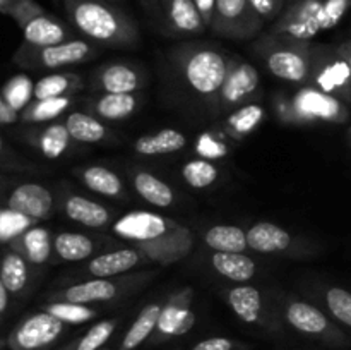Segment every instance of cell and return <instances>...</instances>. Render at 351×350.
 Returning <instances> with one entry per match:
<instances>
[{"instance_id":"cell-42","label":"cell","mask_w":351,"mask_h":350,"mask_svg":"<svg viewBox=\"0 0 351 350\" xmlns=\"http://www.w3.org/2000/svg\"><path fill=\"white\" fill-rule=\"evenodd\" d=\"M33 225H36V222L27 216L9 208H0V244L9 246L14 239H17L21 233H24Z\"/></svg>"},{"instance_id":"cell-46","label":"cell","mask_w":351,"mask_h":350,"mask_svg":"<svg viewBox=\"0 0 351 350\" xmlns=\"http://www.w3.org/2000/svg\"><path fill=\"white\" fill-rule=\"evenodd\" d=\"M351 7V0H328L324 7V21H322V31L335 27L339 21L345 17Z\"/></svg>"},{"instance_id":"cell-4","label":"cell","mask_w":351,"mask_h":350,"mask_svg":"<svg viewBox=\"0 0 351 350\" xmlns=\"http://www.w3.org/2000/svg\"><path fill=\"white\" fill-rule=\"evenodd\" d=\"M276 112L283 122L295 126L345 124L350 117L345 102L311 84L298 89L291 98L278 96Z\"/></svg>"},{"instance_id":"cell-21","label":"cell","mask_w":351,"mask_h":350,"mask_svg":"<svg viewBox=\"0 0 351 350\" xmlns=\"http://www.w3.org/2000/svg\"><path fill=\"white\" fill-rule=\"evenodd\" d=\"M62 209L69 220L89 229H103L112 222V213L99 202L79 194H67L62 199Z\"/></svg>"},{"instance_id":"cell-23","label":"cell","mask_w":351,"mask_h":350,"mask_svg":"<svg viewBox=\"0 0 351 350\" xmlns=\"http://www.w3.org/2000/svg\"><path fill=\"white\" fill-rule=\"evenodd\" d=\"M26 141L48 160H57L64 156L74 143L65 124L60 122L31 130L26 134Z\"/></svg>"},{"instance_id":"cell-15","label":"cell","mask_w":351,"mask_h":350,"mask_svg":"<svg viewBox=\"0 0 351 350\" xmlns=\"http://www.w3.org/2000/svg\"><path fill=\"white\" fill-rule=\"evenodd\" d=\"M259 82V71L250 62L242 60L239 57H232L228 62L225 82H223L218 96L219 106L226 110L245 105L247 100L256 95Z\"/></svg>"},{"instance_id":"cell-32","label":"cell","mask_w":351,"mask_h":350,"mask_svg":"<svg viewBox=\"0 0 351 350\" xmlns=\"http://www.w3.org/2000/svg\"><path fill=\"white\" fill-rule=\"evenodd\" d=\"M82 88V78L74 72H55L34 82V100L72 96Z\"/></svg>"},{"instance_id":"cell-48","label":"cell","mask_w":351,"mask_h":350,"mask_svg":"<svg viewBox=\"0 0 351 350\" xmlns=\"http://www.w3.org/2000/svg\"><path fill=\"white\" fill-rule=\"evenodd\" d=\"M263 21H276L285 9V0H250Z\"/></svg>"},{"instance_id":"cell-26","label":"cell","mask_w":351,"mask_h":350,"mask_svg":"<svg viewBox=\"0 0 351 350\" xmlns=\"http://www.w3.org/2000/svg\"><path fill=\"white\" fill-rule=\"evenodd\" d=\"M161 307H163L161 302H151V304L144 305L139 314H137V318L134 319L132 325H130V328L125 331L117 350H137L143 343L149 342L154 329H156Z\"/></svg>"},{"instance_id":"cell-31","label":"cell","mask_w":351,"mask_h":350,"mask_svg":"<svg viewBox=\"0 0 351 350\" xmlns=\"http://www.w3.org/2000/svg\"><path fill=\"white\" fill-rule=\"evenodd\" d=\"M264 120V108L257 103H245L233 110L225 120V132L235 141L245 139Z\"/></svg>"},{"instance_id":"cell-22","label":"cell","mask_w":351,"mask_h":350,"mask_svg":"<svg viewBox=\"0 0 351 350\" xmlns=\"http://www.w3.org/2000/svg\"><path fill=\"white\" fill-rule=\"evenodd\" d=\"M168 27L177 34H197L206 24L194 0H160Z\"/></svg>"},{"instance_id":"cell-41","label":"cell","mask_w":351,"mask_h":350,"mask_svg":"<svg viewBox=\"0 0 351 350\" xmlns=\"http://www.w3.org/2000/svg\"><path fill=\"white\" fill-rule=\"evenodd\" d=\"M119 326V319H103L95 323L81 338L75 340L74 350H101Z\"/></svg>"},{"instance_id":"cell-38","label":"cell","mask_w":351,"mask_h":350,"mask_svg":"<svg viewBox=\"0 0 351 350\" xmlns=\"http://www.w3.org/2000/svg\"><path fill=\"white\" fill-rule=\"evenodd\" d=\"M43 311L50 312L57 319H60L65 325H82L99 314L96 307L91 304H77V302H65V301H48L43 305Z\"/></svg>"},{"instance_id":"cell-14","label":"cell","mask_w":351,"mask_h":350,"mask_svg":"<svg viewBox=\"0 0 351 350\" xmlns=\"http://www.w3.org/2000/svg\"><path fill=\"white\" fill-rule=\"evenodd\" d=\"M192 297H194V290L191 287H184L180 290H175L163 302L156 329L149 338V345L156 347L167 343L178 336H184L194 328L195 312L192 309Z\"/></svg>"},{"instance_id":"cell-40","label":"cell","mask_w":351,"mask_h":350,"mask_svg":"<svg viewBox=\"0 0 351 350\" xmlns=\"http://www.w3.org/2000/svg\"><path fill=\"white\" fill-rule=\"evenodd\" d=\"M2 96L14 110L21 113L34 100L33 81L24 74L14 75L2 88Z\"/></svg>"},{"instance_id":"cell-17","label":"cell","mask_w":351,"mask_h":350,"mask_svg":"<svg viewBox=\"0 0 351 350\" xmlns=\"http://www.w3.org/2000/svg\"><path fill=\"white\" fill-rule=\"evenodd\" d=\"M123 294V281L115 278H91L69 287L55 290L48 295L50 301L77 302V304H98L117 301Z\"/></svg>"},{"instance_id":"cell-24","label":"cell","mask_w":351,"mask_h":350,"mask_svg":"<svg viewBox=\"0 0 351 350\" xmlns=\"http://www.w3.org/2000/svg\"><path fill=\"white\" fill-rule=\"evenodd\" d=\"M249 249L263 254H276L290 249L291 235L276 223L259 222L247 230Z\"/></svg>"},{"instance_id":"cell-57","label":"cell","mask_w":351,"mask_h":350,"mask_svg":"<svg viewBox=\"0 0 351 350\" xmlns=\"http://www.w3.org/2000/svg\"><path fill=\"white\" fill-rule=\"evenodd\" d=\"M101 350H112V349H110V347H103Z\"/></svg>"},{"instance_id":"cell-1","label":"cell","mask_w":351,"mask_h":350,"mask_svg":"<svg viewBox=\"0 0 351 350\" xmlns=\"http://www.w3.org/2000/svg\"><path fill=\"white\" fill-rule=\"evenodd\" d=\"M112 232L130 242L147 261L170 266L178 263L194 249L191 229L158 213L136 209L120 216L112 225Z\"/></svg>"},{"instance_id":"cell-56","label":"cell","mask_w":351,"mask_h":350,"mask_svg":"<svg viewBox=\"0 0 351 350\" xmlns=\"http://www.w3.org/2000/svg\"><path fill=\"white\" fill-rule=\"evenodd\" d=\"M108 2H112V3H117V2H120V0H108Z\"/></svg>"},{"instance_id":"cell-58","label":"cell","mask_w":351,"mask_h":350,"mask_svg":"<svg viewBox=\"0 0 351 350\" xmlns=\"http://www.w3.org/2000/svg\"><path fill=\"white\" fill-rule=\"evenodd\" d=\"M53 2H55V3H62V0H53Z\"/></svg>"},{"instance_id":"cell-35","label":"cell","mask_w":351,"mask_h":350,"mask_svg":"<svg viewBox=\"0 0 351 350\" xmlns=\"http://www.w3.org/2000/svg\"><path fill=\"white\" fill-rule=\"evenodd\" d=\"M79 177H81L82 184L96 194L106 196V198H119L123 192V184L119 175L106 167L91 165V167L82 168L79 172Z\"/></svg>"},{"instance_id":"cell-10","label":"cell","mask_w":351,"mask_h":350,"mask_svg":"<svg viewBox=\"0 0 351 350\" xmlns=\"http://www.w3.org/2000/svg\"><path fill=\"white\" fill-rule=\"evenodd\" d=\"M67 325L47 311L21 319L7 336L9 350H50L64 336Z\"/></svg>"},{"instance_id":"cell-7","label":"cell","mask_w":351,"mask_h":350,"mask_svg":"<svg viewBox=\"0 0 351 350\" xmlns=\"http://www.w3.org/2000/svg\"><path fill=\"white\" fill-rule=\"evenodd\" d=\"M98 55V47L89 40L72 38L64 43L50 47H31L23 43L14 54V64L33 71H55V69L71 67L82 64Z\"/></svg>"},{"instance_id":"cell-28","label":"cell","mask_w":351,"mask_h":350,"mask_svg":"<svg viewBox=\"0 0 351 350\" xmlns=\"http://www.w3.org/2000/svg\"><path fill=\"white\" fill-rule=\"evenodd\" d=\"M211 266L226 280L247 283L256 275V263L245 253H215L211 254Z\"/></svg>"},{"instance_id":"cell-29","label":"cell","mask_w":351,"mask_h":350,"mask_svg":"<svg viewBox=\"0 0 351 350\" xmlns=\"http://www.w3.org/2000/svg\"><path fill=\"white\" fill-rule=\"evenodd\" d=\"M139 106V100L134 93H103L89 108L105 120H125Z\"/></svg>"},{"instance_id":"cell-34","label":"cell","mask_w":351,"mask_h":350,"mask_svg":"<svg viewBox=\"0 0 351 350\" xmlns=\"http://www.w3.org/2000/svg\"><path fill=\"white\" fill-rule=\"evenodd\" d=\"M204 242L215 253H245L247 232L237 225H215L204 233Z\"/></svg>"},{"instance_id":"cell-55","label":"cell","mask_w":351,"mask_h":350,"mask_svg":"<svg viewBox=\"0 0 351 350\" xmlns=\"http://www.w3.org/2000/svg\"><path fill=\"white\" fill-rule=\"evenodd\" d=\"M3 349H7V338H2V336H0V350Z\"/></svg>"},{"instance_id":"cell-43","label":"cell","mask_w":351,"mask_h":350,"mask_svg":"<svg viewBox=\"0 0 351 350\" xmlns=\"http://www.w3.org/2000/svg\"><path fill=\"white\" fill-rule=\"evenodd\" d=\"M324 299L332 318L351 329V292L341 287H331L326 290Z\"/></svg>"},{"instance_id":"cell-19","label":"cell","mask_w":351,"mask_h":350,"mask_svg":"<svg viewBox=\"0 0 351 350\" xmlns=\"http://www.w3.org/2000/svg\"><path fill=\"white\" fill-rule=\"evenodd\" d=\"M96 88L103 93H136L144 88L146 78L134 65L113 62L96 72Z\"/></svg>"},{"instance_id":"cell-18","label":"cell","mask_w":351,"mask_h":350,"mask_svg":"<svg viewBox=\"0 0 351 350\" xmlns=\"http://www.w3.org/2000/svg\"><path fill=\"white\" fill-rule=\"evenodd\" d=\"M144 261H147V257L136 247H123V249L110 250V253L93 257L86 266L84 273L91 278H113L134 270Z\"/></svg>"},{"instance_id":"cell-47","label":"cell","mask_w":351,"mask_h":350,"mask_svg":"<svg viewBox=\"0 0 351 350\" xmlns=\"http://www.w3.org/2000/svg\"><path fill=\"white\" fill-rule=\"evenodd\" d=\"M243 345L228 336H209L195 343L191 350H242Z\"/></svg>"},{"instance_id":"cell-53","label":"cell","mask_w":351,"mask_h":350,"mask_svg":"<svg viewBox=\"0 0 351 350\" xmlns=\"http://www.w3.org/2000/svg\"><path fill=\"white\" fill-rule=\"evenodd\" d=\"M14 0H0V14H5V16H9V10L10 7H12Z\"/></svg>"},{"instance_id":"cell-33","label":"cell","mask_w":351,"mask_h":350,"mask_svg":"<svg viewBox=\"0 0 351 350\" xmlns=\"http://www.w3.org/2000/svg\"><path fill=\"white\" fill-rule=\"evenodd\" d=\"M134 189L137 194L149 205L158 208H168L173 205L175 192L170 185L151 172H136L134 175Z\"/></svg>"},{"instance_id":"cell-3","label":"cell","mask_w":351,"mask_h":350,"mask_svg":"<svg viewBox=\"0 0 351 350\" xmlns=\"http://www.w3.org/2000/svg\"><path fill=\"white\" fill-rule=\"evenodd\" d=\"M264 60L267 71L278 79L295 84H307L311 81L314 45L311 41L266 34L254 47Z\"/></svg>"},{"instance_id":"cell-12","label":"cell","mask_w":351,"mask_h":350,"mask_svg":"<svg viewBox=\"0 0 351 350\" xmlns=\"http://www.w3.org/2000/svg\"><path fill=\"white\" fill-rule=\"evenodd\" d=\"M264 21L254 10L250 0H216L211 30L230 40L256 38L263 30Z\"/></svg>"},{"instance_id":"cell-36","label":"cell","mask_w":351,"mask_h":350,"mask_svg":"<svg viewBox=\"0 0 351 350\" xmlns=\"http://www.w3.org/2000/svg\"><path fill=\"white\" fill-rule=\"evenodd\" d=\"M64 124L75 143L96 144L101 143L108 136V129L96 117L88 115V113L72 112Z\"/></svg>"},{"instance_id":"cell-11","label":"cell","mask_w":351,"mask_h":350,"mask_svg":"<svg viewBox=\"0 0 351 350\" xmlns=\"http://www.w3.org/2000/svg\"><path fill=\"white\" fill-rule=\"evenodd\" d=\"M326 2L328 0H290L280 17L274 21L269 33L311 41L322 33Z\"/></svg>"},{"instance_id":"cell-49","label":"cell","mask_w":351,"mask_h":350,"mask_svg":"<svg viewBox=\"0 0 351 350\" xmlns=\"http://www.w3.org/2000/svg\"><path fill=\"white\" fill-rule=\"evenodd\" d=\"M21 113L17 110H14L9 103L3 100V96L0 95V126H12V124L19 122Z\"/></svg>"},{"instance_id":"cell-9","label":"cell","mask_w":351,"mask_h":350,"mask_svg":"<svg viewBox=\"0 0 351 350\" xmlns=\"http://www.w3.org/2000/svg\"><path fill=\"white\" fill-rule=\"evenodd\" d=\"M283 318L295 331L314 338L335 350L350 347V338L324 312L304 301H288L283 307Z\"/></svg>"},{"instance_id":"cell-25","label":"cell","mask_w":351,"mask_h":350,"mask_svg":"<svg viewBox=\"0 0 351 350\" xmlns=\"http://www.w3.org/2000/svg\"><path fill=\"white\" fill-rule=\"evenodd\" d=\"M33 278V264L24 259L19 253L9 249L2 254L0 263V280L10 295L21 297L29 288Z\"/></svg>"},{"instance_id":"cell-20","label":"cell","mask_w":351,"mask_h":350,"mask_svg":"<svg viewBox=\"0 0 351 350\" xmlns=\"http://www.w3.org/2000/svg\"><path fill=\"white\" fill-rule=\"evenodd\" d=\"M9 249L19 253L33 266H43L53 253V237L47 226L33 225L9 244Z\"/></svg>"},{"instance_id":"cell-2","label":"cell","mask_w":351,"mask_h":350,"mask_svg":"<svg viewBox=\"0 0 351 350\" xmlns=\"http://www.w3.org/2000/svg\"><path fill=\"white\" fill-rule=\"evenodd\" d=\"M69 23L91 43L134 47L139 41L136 21L108 0H62Z\"/></svg>"},{"instance_id":"cell-13","label":"cell","mask_w":351,"mask_h":350,"mask_svg":"<svg viewBox=\"0 0 351 350\" xmlns=\"http://www.w3.org/2000/svg\"><path fill=\"white\" fill-rule=\"evenodd\" d=\"M311 86L336 96L341 102H351V69L335 48L315 47L312 57Z\"/></svg>"},{"instance_id":"cell-8","label":"cell","mask_w":351,"mask_h":350,"mask_svg":"<svg viewBox=\"0 0 351 350\" xmlns=\"http://www.w3.org/2000/svg\"><path fill=\"white\" fill-rule=\"evenodd\" d=\"M0 208H9L40 223L53 213L55 198L47 185L0 175Z\"/></svg>"},{"instance_id":"cell-54","label":"cell","mask_w":351,"mask_h":350,"mask_svg":"<svg viewBox=\"0 0 351 350\" xmlns=\"http://www.w3.org/2000/svg\"><path fill=\"white\" fill-rule=\"evenodd\" d=\"M74 347H75V340H74V342L67 343V345H65V347H62L60 350H74Z\"/></svg>"},{"instance_id":"cell-44","label":"cell","mask_w":351,"mask_h":350,"mask_svg":"<svg viewBox=\"0 0 351 350\" xmlns=\"http://www.w3.org/2000/svg\"><path fill=\"white\" fill-rule=\"evenodd\" d=\"M195 153L204 160H219L228 154V146L223 143L221 136L218 134L202 132L195 141Z\"/></svg>"},{"instance_id":"cell-39","label":"cell","mask_w":351,"mask_h":350,"mask_svg":"<svg viewBox=\"0 0 351 350\" xmlns=\"http://www.w3.org/2000/svg\"><path fill=\"white\" fill-rule=\"evenodd\" d=\"M182 177L192 189H208L218 180L219 170L204 158H194L182 167Z\"/></svg>"},{"instance_id":"cell-50","label":"cell","mask_w":351,"mask_h":350,"mask_svg":"<svg viewBox=\"0 0 351 350\" xmlns=\"http://www.w3.org/2000/svg\"><path fill=\"white\" fill-rule=\"evenodd\" d=\"M195 7H197L199 14H201L202 21H204L206 27L211 26L213 21V14H215V7H216V0H194Z\"/></svg>"},{"instance_id":"cell-45","label":"cell","mask_w":351,"mask_h":350,"mask_svg":"<svg viewBox=\"0 0 351 350\" xmlns=\"http://www.w3.org/2000/svg\"><path fill=\"white\" fill-rule=\"evenodd\" d=\"M0 170L5 172H31L34 167L27 163L21 154H17L0 136Z\"/></svg>"},{"instance_id":"cell-52","label":"cell","mask_w":351,"mask_h":350,"mask_svg":"<svg viewBox=\"0 0 351 350\" xmlns=\"http://www.w3.org/2000/svg\"><path fill=\"white\" fill-rule=\"evenodd\" d=\"M336 51H338V54L345 58V62L350 65V69H351V40L338 45V47H336Z\"/></svg>"},{"instance_id":"cell-51","label":"cell","mask_w":351,"mask_h":350,"mask_svg":"<svg viewBox=\"0 0 351 350\" xmlns=\"http://www.w3.org/2000/svg\"><path fill=\"white\" fill-rule=\"evenodd\" d=\"M9 302H10L9 290H7L5 285H3L2 280H0V321H2L3 316L7 314V309H9Z\"/></svg>"},{"instance_id":"cell-59","label":"cell","mask_w":351,"mask_h":350,"mask_svg":"<svg viewBox=\"0 0 351 350\" xmlns=\"http://www.w3.org/2000/svg\"><path fill=\"white\" fill-rule=\"evenodd\" d=\"M0 263H2V256H0Z\"/></svg>"},{"instance_id":"cell-30","label":"cell","mask_w":351,"mask_h":350,"mask_svg":"<svg viewBox=\"0 0 351 350\" xmlns=\"http://www.w3.org/2000/svg\"><path fill=\"white\" fill-rule=\"evenodd\" d=\"M96 242L91 237L77 232H58L53 237V253L67 263H81L93 256Z\"/></svg>"},{"instance_id":"cell-37","label":"cell","mask_w":351,"mask_h":350,"mask_svg":"<svg viewBox=\"0 0 351 350\" xmlns=\"http://www.w3.org/2000/svg\"><path fill=\"white\" fill-rule=\"evenodd\" d=\"M72 106V96H60V98L33 100L26 108L21 112V120L24 124H45L58 119L64 112Z\"/></svg>"},{"instance_id":"cell-6","label":"cell","mask_w":351,"mask_h":350,"mask_svg":"<svg viewBox=\"0 0 351 350\" xmlns=\"http://www.w3.org/2000/svg\"><path fill=\"white\" fill-rule=\"evenodd\" d=\"M9 17L23 31V43L31 47H50L77 38L69 24L47 12L36 0H14Z\"/></svg>"},{"instance_id":"cell-16","label":"cell","mask_w":351,"mask_h":350,"mask_svg":"<svg viewBox=\"0 0 351 350\" xmlns=\"http://www.w3.org/2000/svg\"><path fill=\"white\" fill-rule=\"evenodd\" d=\"M226 304L245 325L259 326L273 333L280 331V323L271 318L269 312L266 311L264 297L259 288L252 285H239V287L230 288L226 292Z\"/></svg>"},{"instance_id":"cell-5","label":"cell","mask_w":351,"mask_h":350,"mask_svg":"<svg viewBox=\"0 0 351 350\" xmlns=\"http://www.w3.org/2000/svg\"><path fill=\"white\" fill-rule=\"evenodd\" d=\"M177 51L185 82L197 95L218 102L230 58L223 51L206 45H185Z\"/></svg>"},{"instance_id":"cell-27","label":"cell","mask_w":351,"mask_h":350,"mask_svg":"<svg viewBox=\"0 0 351 350\" xmlns=\"http://www.w3.org/2000/svg\"><path fill=\"white\" fill-rule=\"evenodd\" d=\"M185 144H187V137L184 132L177 129H161L158 132L137 137L134 150L143 156H160V154L177 153L184 150Z\"/></svg>"}]
</instances>
